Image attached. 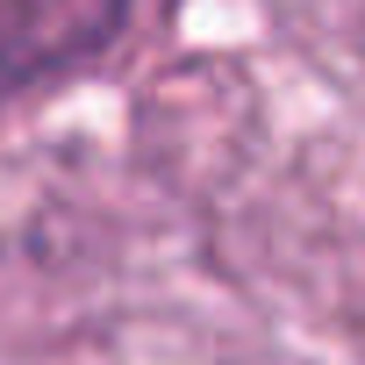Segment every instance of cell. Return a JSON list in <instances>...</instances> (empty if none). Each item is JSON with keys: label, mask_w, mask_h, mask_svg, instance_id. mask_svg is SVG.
<instances>
[{"label": "cell", "mask_w": 365, "mask_h": 365, "mask_svg": "<svg viewBox=\"0 0 365 365\" xmlns=\"http://www.w3.org/2000/svg\"><path fill=\"white\" fill-rule=\"evenodd\" d=\"M129 15V0H0V108L86 65Z\"/></svg>", "instance_id": "obj_1"}]
</instances>
